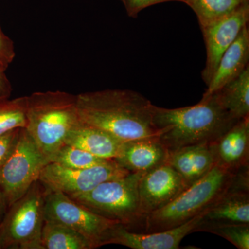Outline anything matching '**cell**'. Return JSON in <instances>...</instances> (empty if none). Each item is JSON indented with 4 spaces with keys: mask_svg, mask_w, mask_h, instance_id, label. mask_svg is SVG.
<instances>
[{
    "mask_svg": "<svg viewBox=\"0 0 249 249\" xmlns=\"http://www.w3.org/2000/svg\"><path fill=\"white\" fill-rule=\"evenodd\" d=\"M154 106L132 90L106 89L77 95L80 121L124 142L158 137L152 122Z\"/></svg>",
    "mask_w": 249,
    "mask_h": 249,
    "instance_id": "obj_1",
    "label": "cell"
},
{
    "mask_svg": "<svg viewBox=\"0 0 249 249\" xmlns=\"http://www.w3.org/2000/svg\"><path fill=\"white\" fill-rule=\"evenodd\" d=\"M238 121L223 107L215 93L195 106L175 109L155 106L152 118L157 138L170 154L181 147L211 143Z\"/></svg>",
    "mask_w": 249,
    "mask_h": 249,
    "instance_id": "obj_2",
    "label": "cell"
},
{
    "mask_svg": "<svg viewBox=\"0 0 249 249\" xmlns=\"http://www.w3.org/2000/svg\"><path fill=\"white\" fill-rule=\"evenodd\" d=\"M27 119L25 129L50 163L80 122L77 95L61 91L32 93L27 96Z\"/></svg>",
    "mask_w": 249,
    "mask_h": 249,
    "instance_id": "obj_3",
    "label": "cell"
},
{
    "mask_svg": "<svg viewBox=\"0 0 249 249\" xmlns=\"http://www.w3.org/2000/svg\"><path fill=\"white\" fill-rule=\"evenodd\" d=\"M235 174L214 165L209 173L187 187L168 204L148 214L140 232L168 230L204 212L227 191Z\"/></svg>",
    "mask_w": 249,
    "mask_h": 249,
    "instance_id": "obj_4",
    "label": "cell"
},
{
    "mask_svg": "<svg viewBox=\"0 0 249 249\" xmlns=\"http://www.w3.org/2000/svg\"><path fill=\"white\" fill-rule=\"evenodd\" d=\"M144 174L129 173L71 198L93 212L120 223L128 230L140 232L143 219L139 207V186Z\"/></svg>",
    "mask_w": 249,
    "mask_h": 249,
    "instance_id": "obj_5",
    "label": "cell"
},
{
    "mask_svg": "<svg viewBox=\"0 0 249 249\" xmlns=\"http://www.w3.org/2000/svg\"><path fill=\"white\" fill-rule=\"evenodd\" d=\"M45 190L39 180L8 208L0 224V249H41Z\"/></svg>",
    "mask_w": 249,
    "mask_h": 249,
    "instance_id": "obj_6",
    "label": "cell"
},
{
    "mask_svg": "<svg viewBox=\"0 0 249 249\" xmlns=\"http://www.w3.org/2000/svg\"><path fill=\"white\" fill-rule=\"evenodd\" d=\"M45 219L64 224L85 237L93 249L108 245L114 228L120 224L103 217L60 192H45Z\"/></svg>",
    "mask_w": 249,
    "mask_h": 249,
    "instance_id": "obj_7",
    "label": "cell"
},
{
    "mask_svg": "<svg viewBox=\"0 0 249 249\" xmlns=\"http://www.w3.org/2000/svg\"><path fill=\"white\" fill-rule=\"evenodd\" d=\"M48 161L25 128L21 129L16 148L0 168V188L8 206L24 196L37 181Z\"/></svg>",
    "mask_w": 249,
    "mask_h": 249,
    "instance_id": "obj_8",
    "label": "cell"
},
{
    "mask_svg": "<svg viewBox=\"0 0 249 249\" xmlns=\"http://www.w3.org/2000/svg\"><path fill=\"white\" fill-rule=\"evenodd\" d=\"M129 173L114 160L87 168H68L52 162L44 167L38 180L45 192H60L71 197L88 193L104 181Z\"/></svg>",
    "mask_w": 249,
    "mask_h": 249,
    "instance_id": "obj_9",
    "label": "cell"
},
{
    "mask_svg": "<svg viewBox=\"0 0 249 249\" xmlns=\"http://www.w3.org/2000/svg\"><path fill=\"white\" fill-rule=\"evenodd\" d=\"M227 224H249V165L236 172L227 191L204 211L196 232Z\"/></svg>",
    "mask_w": 249,
    "mask_h": 249,
    "instance_id": "obj_10",
    "label": "cell"
},
{
    "mask_svg": "<svg viewBox=\"0 0 249 249\" xmlns=\"http://www.w3.org/2000/svg\"><path fill=\"white\" fill-rule=\"evenodd\" d=\"M249 5L232 14L201 27L206 49V61L201 77L209 84L223 54L233 43L241 31L248 26Z\"/></svg>",
    "mask_w": 249,
    "mask_h": 249,
    "instance_id": "obj_11",
    "label": "cell"
},
{
    "mask_svg": "<svg viewBox=\"0 0 249 249\" xmlns=\"http://www.w3.org/2000/svg\"><path fill=\"white\" fill-rule=\"evenodd\" d=\"M187 187L179 174L168 163L144 174L139 186V207L143 223L148 214L168 204Z\"/></svg>",
    "mask_w": 249,
    "mask_h": 249,
    "instance_id": "obj_12",
    "label": "cell"
},
{
    "mask_svg": "<svg viewBox=\"0 0 249 249\" xmlns=\"http://www.w3.org/2000/svg\"><path fill=\"white\" fill-rule=\"evenodd\" d=\"M204 211L181 225L161 231L134 232L118 224L111 232L108 245H120L132 249H179L183 239L196 232Z\"/></svg>",
    "mask_w": 249,
    "mask_h": 249,
    "instance_id": "obj_13",
    "label": "cell"
},
{
    "mask_svg": "<svg viewBox=\"0 0 249 249\" xmlns=\"http://www.w3.org/2000/svg\"><path fill=\"white\" fill-rule=\"evenodd\" d=\"M215 165L236 173L249 165V117L240 119L210 143Z\"/></svg>",
    "mask_w": 249,
    "mask_h": 249,
    "instance_id": "obj_14",
    "label": "cell"
},
{
    "mask_svg": "<svg viewBox=\"0 0 249 249\" xmlns=\"http://www.w3.org/2000/svg\"><path fill=\"white\" fill-rule=\"evenodd\" d=\"M170 153L157 137L124 142L114 160L129 173H146L168 162Z\"/></svg>",
    "mask_w": 249,
    "mask_h": 249,
    "instance_id": "obj_15",
    "label": "cell"
},
{
    "mask_svg": "<svg viewBox=\"0 0 249 249\" xmlns=\"http://www.w3.org/2000/svg\"><path fill=\"white\" fill-rule=\"evenodd\" d=\"M249 30L247 26L223 54L202 98L217 92L224 85L240 76L249 66Z\"/></svg>",
    "mask_w": 249,
    "mask_h": 249,
    "instance_id": "obj_16",
    "label": "cell"
},
{
    "mask_svg": "<svg viewBox=\"0 0 249 249\" xmlns=\"http://www.w3.org/2000/svg\"><path fill=\"white\" fill-rule=\"evenodd\" d=\"M189 186L209 173L215 165L210 143L181 147L170 153L168 162Z\"/></svg>",
    "mask_w": 249,
    "mask_h": 249,
    "instance_id": "obj_17",
    "label": "cell"
},
{
    "mask_svg": "<svg viewBox=\"0 0 249 249\" xmlns=\"http://www.w3.org/2000/svg\"><path fill=\"white\" fill-rule=\"evenodd\" d=\"M124 142L106 131L81 121L67 136L65 144L82 149L107 160H114L120 153Z\"/></svg>",
    "mask_w": 249,
    "mask_h": 249,
    "instance_id": "obj_18",
    "label": "cell"
},
{
    "mask_svg": "<svg viewBox=\"0 0 249 249\" xmlns=\"http://www.w3.org/2000/svg\"><path fill=\"white\" fill-rule=\"evenodd\" d=\"M215 93L223 107L235 119L249 117V67Z\"/></svg>",
    "mask_w": 249,
    "mask_h": 249,
    "instance_id": "obj_19",
    "label": "cell"
},
{
    "mask_svg": "<svg viewBox=\"0 0 249 249\" xmlns=\"http://www.w3.org/2000/svg\"><path fill=\"white\" fill-rule=\"evenodd\" d=\"M41 249H93L85 237L60 223L45 219Z\"/></svg>",
    "mask_w": 249,
    "mask_h": 249,
    "instance_id": "obj_20",
    "label": "cell"
},
{
    "mask_svg": "<svg viewBox=\"0 0 249 249\" xmlns=\"http://www.w3.org/2000/svg\"><path fill=\"white\" fill-rule=\"evenodd\" d=\"M196 14L201 27L219 20L249 4V0H184Z\"/></svg>",
    "mask_w": 249,
    "mask_h": 249,
    "instance_id": "obj_21",
    "label": "cell"
},
{
    "mask_svg": "<svg viewBox=\"0 0 249 249\" xmlns=\"http://www.w3.org/2000/svg\"><path fill=\"white\" fill-rule=\"evenodd\" d=\"M113 160L101 158L82 149L65 144L54 154L50 163L53 162L68 168H87L106 164Z\"/></svg>",
    "mask_w": 249,
    "mask_h": 249,
    "instance_id": "obj_22",
    "label": "cell"
},
{
    "mask_svg": "<svg viewBox=\"0 0 249 249\" xmlns=\"http://www.w3.org/2000/svg\"><path fill=\"white\" fill-rule=\"evenodd\" d=\"M27 124V96L0 100V135Z\"/></svg>",
    "mask_w": 249,
    "mask_h": 249,
    "instance_id": "obj_23",
    "label": "cell"
},
{
    "mask_svg": "<svg viewBox=\"0 0 249 249\" xmlns=\"http://www.w3.org/2000/svg\"><path fill=\"white\" fill-rule=\"evenodd\" d=\"M198 231L209 232L220 236L237 249H249V224L206 226L200 228Z\"/></svg>",
    "mask_w": 249,
    "mask_h": 249,
    "instance_id": "obj_24",
    "label": "cell"
},
{
    "mask_svg": "<svg viewBox=\"0 0 249 249\" xmlns=\"http://www.w3.org/2000/svg\"><path fill=\"white\" fill-rule=\"evenodd\" d=\"M21 129H13L0 135V168L7 161L14 152L19 139Z\"/></svg>",
    "mask_w": 249,
    "mask_h": 249,
    "instance_id": "obj_25",
    "label": "cell"
},
{
    "mask_svg": "<svg viewBox=\"0 0 249 249\" xmlns=\"http://www.w3.org/2000/svg\"><path fill=\"white\" fill-rule=\"evenodd\" d=\"M16 56L14 44L0 26V70L6 71Z\"/></svg>",
    "mask_w": 249,
    "mask_h": 249,
    "instance_id": "obj_26",
    "label": "cell"
},
{
    "mask_svg": "<svg viewBox=\"0 0 249 249\" xmlns=\"http://www.w3.org/2000/svg\"><path fill=\"white\" fill-rule=\"evenodd\" d=\"M125 6L126 11L129 17L137 18L142 10L149 6L168 1H180L184 2V0H122Z\"/></svg>",
    "mask_w": 249,
    "mask_h": 249,
    "instance_id": "obj_27",
    "label": "cell"
},
{
    "mask_svg": "<svg viewBox=\"0 0 249 249\" xmlns=\"http://www.w3.org/2000/svg\"><path fill=\"white\" fill-rule=\"evenodd\" d=\"M12 92V86L5 71L0 70V100L9 98Z\"/></svg>",
    "mask_w": 249,
    "mask_h": 249,
    "instance_id": "obj_28",
    "label": "cell"
},
{
    "mask_svg": "<svg viewBox=\"0 0 249 249\" xmlns=\"http://www.w3.org/2000/svg\"><path fill=\"white\" fill-rule=\"evenodd\" d=\"M8 208H9V206H8L7 202H6V198H5L4 193L0 188V224L4 219Z\"/></svg>",
    "mask_w": 249,
    "mask_h": 249,
    "instance_id": "obj_29",
    "label": "cell"
},
{
    "mask_svg": "<svg viewBox=\"0 0 249 249\" xmlns=\"http://www.w3.org/2000/svg\"><path fill=\"white\" fill-rule=\"evenodd\" d=\"M121 1H122V0H121Z\"/></svg>",
    "mask_w": 249,
    "mask_h": 249,
    "instance_id": "obj_30",
    "label": "cell"
}]
</instances>
